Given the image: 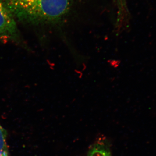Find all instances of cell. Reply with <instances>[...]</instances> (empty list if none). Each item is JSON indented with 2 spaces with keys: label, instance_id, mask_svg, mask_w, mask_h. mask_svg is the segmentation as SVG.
Segmentation results:
<instances>
[{
  "label": "cell",
  "instance_id": "cell-1",
  "mask_svg": "<svg viewBox=\"0 0 156 156\" xmlns=\"http://www.w3.org/2000/svg\"><path fill=\"white\" fill-rule=\"evenodd\" d=\"M15 19L32 24L57 21L69 9L71 0H1Z\"/></svg>",
  "mask_w": 156,
  "mask_h": 156
},
{
  "label": "cell",
  "instance_id": "cell-2",
  "mask_svg": "<svg viewBox=\"0 0 156 156\" xmlns=\"http://www.w3.org/2000/svg\"><path fill=\"white\" fill-rule=\"evenodd\" d=\"M8 42L30 50L21 37L15 18L0 0V43Z\"/></svg>",
  "mask_w": 156,
  "mask_h": 156
},
{
  "label": "cell",
  "instance_id": "cell-3",
  "mask_svg": "<svg viewBox=\"0 0 156 156\" xmlns=\"http://www.w3.org/2000/svg\"><path fill=\"white\" fill-rule=\"evenodd\" d=\"M111 147V145L108 140L101 137L90 146L87 156H112Z\"/></svg>",
  "mask_w": 156,
  "mask_h": 156
},
{
  "label": "cell",
  "instance_id": "cell-4",
  "mask_svg": "<svg viewBox=\"0 0 156 156\" xmlns=\"http://www.w3.org/2000/svg\"><path fill=\"white\" fill-rule=\"evenodd\" d=\"M116 7L117 22L119 24L122 23L128 19L129 12L126 0H114Z\"/></svg>",
  "mask_w": 156,
  "mask_h": 156
},
{
  "label": "cell",
  "instance_id": "cell-5",
  "mask_svg": "<svg viewBox=\"0 0 156 156\" xmlns=\"http://www.w3.org/2000/svg\"><path fill=\"white\" fill-rule=\"evenodd\" d=\"M7 131L0 124V156H10L7 143Z\"/></svg>",
  "mask_w": 156,
  "mask_h": 156
}]
</instances>
